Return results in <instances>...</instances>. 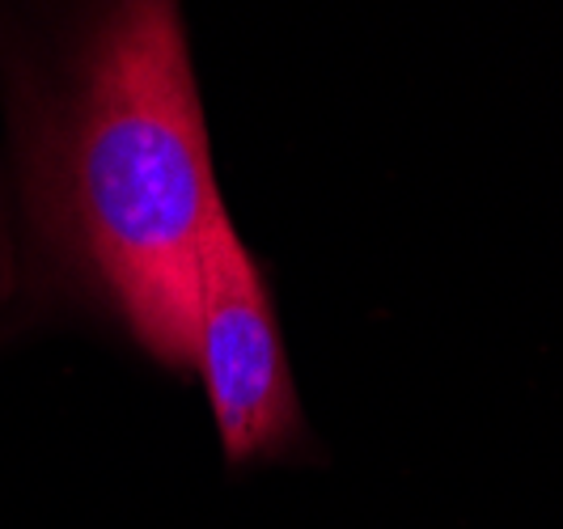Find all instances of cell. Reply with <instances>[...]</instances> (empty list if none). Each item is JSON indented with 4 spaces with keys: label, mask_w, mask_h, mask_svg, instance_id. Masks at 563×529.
Returning a JSON list of instances; mask_svg holds the SVG:
<instances>
[{
    "label": "cell",
    "mask_w": 563,
    "mask_h": 529,
    "mask_svg": "<svg viewBox=\"0 0 563 529\" xmlns=\"http://www.w3.org/2000/svg\"><path fill=\"white\" fill-rule=\"evenodd\" d=\"M9 293V246H4V233H0V297Z\"/></svg>",
    "instance_id": "3957f363"
},
{
    "label": "cell",
    "mask_w": 563,
    "mask_h": 529,
    "mask_svg": "<svg viewBox=\"0 0 563 529\" xmlns=\"http://www.w3.org/2000/svg\"><path fill=\"white\" fill-rule=\"evenodd\" d=\"M196 373L229 462L263 458L297 432L301 407L272 293L225 203L212 212L199 251Z\"/></svg>",
    "instance_id": "7a4b0ae2"
},
{
    "label": "cell",
    "mask_w": 563,
    "mask_h": 529,
    "mask_svg": "<svg viewBox=\"0 0 563 529\" xmlns=\"http://www.w3.org/2000/svg\"><path fill=\"white\" fill-rule=\"evenodd\" d=\"M30 221L144 352L196 368L199 251L225 203L178 4L128 0L85 30L26 119Z\"/></svg>",
    "instance_id": "6da1fadb"
}]
</instances>
